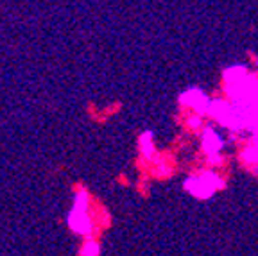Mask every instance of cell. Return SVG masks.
I'll list each match as a JSON object with an SVG mask.
<instances>
[{
    "mask_svg": "<svg viewBox=\"0 0 258 256\" xmlns=\"http://www.w3.org/2000/svg\"><path fill=\"white\" fill-rule=\"evenodd\" d=\"M221 186L222 181L212 172H205L201 177H192L186 181V190L196 197H208Z\"/></svg>",
    "mask_w": 258,
    "mask_h": 256,
    "instance_id": "6da1fadb",
    "label": "cell"
},
{
    "mask_svg": "<svg viewBox=\"0 0 258 256\" xmlns=\"http://www.w3.org/2000/svg\"><path fill=\"white\" fill-rule=\"evenodd\" d=\"M86 210H88V206H85V204H76L72 213H70V228L77 233H83V235L85 233L88 235L92 231V220H90Z\"/></svg>",
    "mask_w": 258,
    "mask_h": 256,
    "instance_id": "7a4b0ae2",
    "label": "cell"
},
{
    "mask_svg": "<svg viewBox=\"0 0 258 256\" xmlns=\"http://www.w3.org/2000/svg\"><path fill=\"white\" fill-rule=\"evenodd\" d=\"M203 144H205V151L208 152V154L212 158H214L215 154H217V152L221 151V147H222L221 138H219V136L215 135V133L210 131V129L205 133V140H203Z\"/></svg>",
    "mask_w": 258,
    "mask_h": 256,
    "instance_id": "277c9868",
    "label": "cell"
},
{
    "mask_svg": "<svg viewBox=\"0 0 258 256\" xmlns=\"http://www.w3.org/2000/svg\"><path fill=\"white\" fill-rule=\"evenodd\" d=\"M181 100H186V102H183V104L192 106V108L196 109V111H199V113L208 111V108H210L208 99H206L201 92H198V90H190L188 93H185V95L181 97Z\"/></svg>",
    "mask_w": 258,
    "mask_h": 256,
    "instance_id": "3957f363",
    "label": "cell"
},
{
    "mask_svg": "<svg viewBox=\"0 0 258 256\" xmlns=\"http://www.w3.org/2000/svg\"><path fill=\"white\" fill-rule=\"evenodd\" d=\"M142 152H145V156H151L153 154V144H151V135L142 136Z\"/></svg>",
    "mask_w": 258,
    "mask_h": 256,
    "instance_id": "8992f818",
    "label": "cell"
},
{
    "mask_svg": "<svg viewBox=\"0 0 258 256\" xmlns=\"http://www.w3.org/2000/svg\"><path fill=\"white\" fill-rule=\"evenodd\" d=\"M86 245H88V247H85L83 251H81L83 254H99V247H97L95 242H88Z\"/></svg>",
    "mask_w": 258,
    "mask_h": 256,
    "instance_id": "52a82bcc",
    "label": "cell"
},
{
    "mask_svg": "<svg viewBox=\"0 0 258 256\" xmlns=\"http://www.w3.org/2000/svg\"><path fill=\"white\" fill-rule=\"evenodd\" d=\"M244 77H246V68H242V67H233L226 72V81H228L230 86L235 83H238V81H242Z\"/></svg>",
    "mask_w": 258,
    "mask_h": 256,
    "instance_id": "5b68a950",
    "label": "cell"
}]
</instances>
